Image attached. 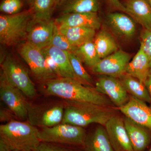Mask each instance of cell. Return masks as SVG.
<instances>
[{
  "label": "cell",
  "instance_id": "33",
  "mask_svg": "<svg viewBox=\"0 0 151 151\" xmlns=\"http://www.w3.org/2000/svg\"><path fill=\"white\" fill-rule=\"evenodd\" d=\"M14 116H15L9 109L6 110L1 108L0 111V119L1 122H6L7 123L15 120L13 118Z\"/></svg>",
  "mask_w": 151,
  "mask_h": 151
},
{
  "label": "cell",
  "instance_id": "18",
  "mask_svg": "<svg viewBox=\"0 0 151 151\" xmlns=\"http://www.w3.org/2000/svg\"><path fill=\"white\" fill-rule=\"evenodd\" d=\"M124 124L134 151H144L151 141V131L125 117Z\"/></svg>",
  "mask_w": 151,
  "mask_h": 151
},
{
  "label": "cell",
  "instance_id": "32",
  "mask_svg": "<svg viewBox=\"0 0 151 151\" xmlns=\"http://www.w3.org/2000/svg\"><path fill=\"white\" fill-rule=\"evenodd\" d=\"M70 147L60 144L41 142L34 151H77Z\"/></svg>",
  "mask_w": 151,
  "mask_h": 151
},
{
  "label": "cell",
  "instance_id": "29",
  "mask_svg": "<svg viewBox=\"0 0 151 151\" xmlns=\"http://www.w3.org/2000/svg\"><path fill=\"white\" fill-rule=\"evenodd\" d=\"M50 45L68 52H76L78 48L72 45L67 39L60 32L56 24Z\"/></svg>",
  "mask_w": 151,
  "mask_h": 151
},
{
  "label": "cell",
  "instance_id": "25",
  "mask_svg": "<svg viewBox=\"0 0 151 151\" xmlns=\"http://www.w3.org/2000/svg\"><path fill=\"white\" fill-rule=\"evenodd\" d=\"M119 78L129 95L146 103H151L150 97L144 83L126 73Z\"/></svg>",
  "mask_w": 151,
  "mask_h": 151
},
{
  "label": "cell",
  "instance_id": "20",
  "mask_svg": "<svg viewBox=\"0 0 151 151\" xmlns=\"http://www.w3.org/2000/svg\"><path fill=\"white\" fill-rule=\"evenodd\" d=\"M151 69L148 58L140 46L137 54L127 65L126 73L145 84Z\"/></svg>",
  "mask_w": 151,
  "mask_h": 151
},
{
  "label": "cell",
  "instance_id": "6",
  "mask_svg": "<svg viewBox=\"0 0 151 151\" xmlns=\"http://www.w3.org/2000/svg\"><path fill=\"white\" fill-rule=\"evenodd\" d=\"M2 71L11 84L19 89L28 98L32 99L37 95L33 82L25 68L10 54H8L2 61Z\"/></svg>",
  "mask_w": 151,
  "mask_h": 151
},
{
  "label": "cell",
  "instance_id": "24",
  "mask_svg": "<svg viewBox=\"0 0 151 151\" xmlns=\"http://www.w3.org/2000/svg\"><path fill=\"white\" fill-rule=\"evenodd\" d=\"M93 42L101 59L105 58L119 50L118 44L114 38L105 29H101L97 33Z\"/></svg>",
  "mask_w": 151,
  "mask_h": 151
},
{
  "label": "cell",
  "instance_id": "5",
  "mask_svg": "<svg viewBox=\"0 0 151 151\" xmlns=\"http://www.w3.org/2000/svg\"><path fill=\"white\" fill-rule=\"evenodd\" d=\"M86 134L83 127L60 123L39 130L40 142L55 143L82 148Z\"/></svg>",
  "mask_w": 151,
  "mask_h": 151
},
{
  "label": "cell",
  "instance_id": "7",
  "mask_svg": "<svg viewBox=\"0 0 151 151\" xmlns=\"http://www.w3.org/2000/svg\"><path fill=\"white\" fill-rule=\"evenodd\" d=\"M18 52L38 81L43 83L58 78L48 68L41 49L26 41L20 45Z\"/></svg>",
  "mask_w": 151,
  "mask_h": 151
},
{
  "label": "cell",
  "instance_id": "8",
  "mask_svg": "<svg viewBox=\"0 0 151 151\" xmlns=\"http://www.w3.org/2000/svg\"><path fill=\"white\" fill-rule=\"evenodd\" d=\"M64 106L60 104L31 105L28 109L29 123L35 127H51L62 123Z\"/></svg>",
  "mask_w": 151,
  "mask_h": 151
},
{
  "label": "cell",
  "instance_id": "15",
  "mask_svg": "<svg viewBox=\"0 0 151 151\" xmlns=\"http://www.w3.org/2000/svg\"><path fill=\"white\" fill-rule=\"evenodd\" d=\"M55 24L58 27L100 28L101 21L97 13H73L61 14L57 18Z\"/></svg>",
  "mask_w": 151,
  "mask_h": 151
},
{
  "label": "cell",
  "instance_id": "16",
  "mask_svg": "<svg viewBox=\"0 0 151 151\" xmlns=\"http://www.w3.org/2000/svg\"><path fill=\"white\" fill-rule=\"evenodd\" d=\"M127 14L144 29L151 30V7L147 0H125Z\"/></svg>",
  "mask_w": 151,
  "mask_h": 151
},
{
  "label": "cell",
  "instance_id": "27",
  "mask_svg": "<svg viewBox=\"0 0 151 151\" xmlns=\"http://www.w3.org/2000/svg\"><path fill=\"white\" fill-rule=\"evenodd\" d=\"M75 53L82 62L90 68L97 65L101 60L97 53L93 41L89 42L78 47Z\"/></svg>",
  "mask_w": 151,
  "mask_h": 151
},
{
  "label": "cell",
  "instance_id": "35",
  "mask_svg": "<svg viewBox=\"0 0 151 151\" xmlns=\"http://www.w3.org/2000/svg\"><path fill=\"white\" fill-rule=\"evenodd\" d=\"M145 84L146 87H147V89L148 91L151 100V69L150 71V74H149L145 82Z\"/></svg>",
  "mask_w": 151,
  "mask_h": 151
},
{
  "label": "cell",
  "instance_id": "26",
  "mask_svg": "<svg viewBox=\"0 0 151 151\" xmlns=\"http://www.w3.org/2000/svg\"><path fill=\"white\" fill-rule=\"evenodd\" d=\"M32 10L33 18L40 20L51 19L55 8L54 0H27Z\"/></svg>",
  "mask_w": 151,
  "mask_h": 151
},
{
  "label": "cell",
  "instance_id": "34",
  "mask_svg": "<svg viewBox=\"0 0 151 151\" xmlns=\"http://www.w3.org/2000/svg\"><path fill=\"white\" fill-rule=\"evenodd\" d=\"M110 6L115 9L127 14V9L120 0H107Z\"/></svg>",
  "mask_w": 151,
  "mask_h": 151
},
{
  "label": "cell",
  "instance_id": "13",
  "mask_svg": "<svg viewBox=\"0 0 151 151\" xmlns=\"http://www.w3.org/2000/svg\"><path fill=\"white\" fill-rule=\"evenodd\" d=\"M104 127L114 151H134L123 118L116 115L108 120Z\"/></svg>",
  "mask_w": 151,
  "mask_h": 151
},
{
  "label": "cell",
  "instance_id": "9",
  "mask_svg": "<svg viewBox=\"0 0 151 151\" xmlns=\"http://www.w3.org/2000/svg\"><path fill=\"white\" fill-rule=\"evenodd\" d=\"M24 94L11 84L1 70L0 76V98L17 118L21 120L27 119L29 104Z\"/></svg>",
  "mask_w": 151,
  "mask_h": 151
},
{
  "label": "cell",
  "instance_id": "12",
  "mask_svg": "<svg viewBox=\"0 0 151 151\" xmlns=\"http://www.w3.org/2000/svg\"><path fill=\"white\" fill-rule=\"evenodd\" d=\"M55 25L52 19L46 20L33 18L28 27L26 41L40 49L49 46L51 43Z\"/></svg>",
  "mask_w": 151,
  "mask_h": 151
},
{
  "label": "cell",
  "instance_id": "38",
  "mask_svg": "<svg viewBox=\"0 0 151 151\" xmlns=\"http://www.w3.org/2000/svg\"><path fill=\"white\" fill-rule=\"evenodd\" d=\"M149 151H151V147L150 148V150H149Z\"/></svg>",
  "mask_w": 151,
  "mask_h": 151
},
{
  "label": "cell",
  "instance_id": "2",
  "mask_svg": "<svg viewBox=\"0 0 151 151\" xmlns=\"http://www.w3.org/2000/svg\"><path fill=\"white\" fill-rule=\"evenodd\" d=\"M113 108L84 102L65 100L62 123L84 127L92 124L104 126L113 116Z\"/></svg>",
  "mask_w": 151,
  "mask_h": 151
},
{
  "label": "cell",
  "instance_id": "19",
  "mask_svg": "<svg viewBox=\"0 0 151 151\" xmlns=\"http://www.w3.org/2000/svg\"><path fill=\"white\" fill-rule=\"evenodd\" d=\"M100 125L86 134L82 149L84 151H115L108 138L105 127Z\"/></svg>",
  "mask_w": 151,
  "mask_h": 151
},
{
  "label": "cell",
  "instance_id": "21",
  "mask_svg": "<svg viewBox=\"0 0 151 151\" xmlns=\"http://www.w3.org/2000/svg\"><path fill=\"white\" fill-rule=\"evenodd\" d=\"M58 27L60 32L76 47L93 41L96 35V30L90 28Z\"/></svg>",
  "mask_w": 151,
  "mask_h": 151
},
{
  "label": "cell",
  "instance_id": "28",
  "mask_svg": "<svg viewBox=\"0 0 151 151\" xmlns=\"http://www.w3.org/2000/svg\"><path fill=\"white\" fill-rule=\"evenodd\" d=\"M68 55L71 67L78 81L84 85L92 86L93 79L84 68L80 58L75 52H68Z\"/></svg>",
  "mask_w": 151,
  "mask_h": 151
},
{
  "label": "cell",
  "instance_id": "22",
  "mask_svg": "<svg viewBox=\"0 0 151 151\" xmlns=\"http://www.w3.org/2000/svg\"><path fill=\"white\" fill-rule=\"evenodd\" d=\"M41 50L54 60L59 68L61 77L72 78L78 81L71 67L68 52L51 45Z\"/></svg>",
  "mask_w": 151,
  "mask_h": 151
},
{
  "label": "cell",
  "instance_id": "17",
  "mask_svg": "<svg viewBox=\"0 0 151 151\" xmlns=\"http://www.w3.org/2000/svg\"><path fill=\"white\" fill-rule=\"evenodd\" d=\"M129 17L122 13H111L107 15V23L116 35L131 38L136 34L137 28L135 22Z\"/></svg>",
  "mask_w": 151,
  "mask_h": 151
},
{
  "label": "cell",
  "instance_id": "10",
  "mask_svg": "<svg viewBox=\"0 0 151 151\" xmlns=\"http://www.w3.org/2000/svg\"><path fill=\"white\" fill-rule=\"evenodd\" d=\"M131 57L129 53L121 49L101 59L91 68L93 73L120 78L126 74L127 65Z\"/></svg>",
  "mask_w": 151,
  "mask_h": 151
},
{
  "label": "cell",
  "instance_id": "4",
  "mask_svg": "<svg viewBox=\"0 0 151 151\" xmlns=\"http://www.w3.org/2000/svg\"><path fill=\"white\" fill-rule=\"evenodd\" d=\"M33 18L31 9L14 14H2L0 16V42L12 46L26 40L28 27Z\"/></svg>",
  "mask_w": 151,
  "mask_h": 151
},
{
  "label": "cell",
  "instance_id": "1",
  "mask_svg": "<svg viewBox=\"0 0 151 151\" xmlns=\"http://www.w3.org/2000/svg\"><path fill=\"white\" fill-rule=\"evenodd\" d=\"M43 92L47 96H56L65 100L92 103L113 108L114 104L95 88L68 78L58 77L43 83Z\"/></svg>",
  "mask_w": 151,
  "mask_h": 151
},
{
  "label": "cell",
  "instance_id": "14",
  "mask_svg": "<svg viewBox=\"0 0 151 151\" xmlns=\"http://www.w3.org/2000/svg\"><path fill=\"white\" fill-rule=\"evenodd\" d=\"M125 105L119 108L125 117L151 131V107L146 102L129 95Z\"/></svg>",
  "mask_w": 151,
  "mask_h": 151
},
{
  "label": "cell",
  "instance_id": "31",
  "mask_svg": "<svg viewBox=\"0 0 151 151\" xmlns=\"http://www.w3.org/2000/svg\"><path fill=\"white\" fill-rule=\"evenodd\" d=\"M148 58L151 67V30L144 29L141 32L140 46Z\"/></svg>",
  "mask_w": 151,
  "mask_h": 151
},
{
  "label": "cell",
  "instance_id": "3",
  "mask_svg": "<svg viewBox=\"0 0 151 151\" xmlns=\"http://www.w3.org/2000/svg\"><path fill=\"white\" fill-rule=\"evenodd\" d=\"M38 132L28 122L13 120L0 126V141L11 151H34L41 142Z\"/></svg>",
  "mask_w": 151,
  "mask_h": 151
},
{
  "label": "cell",
  "instance_id": "11",
  "mask_svg": "<svg viewBox=\"0 0 151 151\" xmlns=\"http://www.w3.org/2000/svg\"><path fill=\"white\" fill-rule=\"evenodd\" d=\"M94 88L118 108L125 105L129 99V95L119 78L102 75L97 79Z\"/></svg>",
  "mask_w": 151,
  "mask_h": 151
},
{
  "label": "cell",
  "instance_id": "30",
  "mask_svg": "<svg viewBox=\"0 0 151 151\" xmlns=\"http://www.w3.org/2000/svg\"><path fill=\"white\" fill-rule=\"evenodd\" d=\"M27 0H1L0 11L2 14H14L25 10L26 2Z\"/></svg>",
  "mask_w": 151,
  "mask_h": 151
},
{
  "label": "cell",
  "instance_id": "23",
  "mask_svg": "<svg viewBox=\"0 0 151 151\" xmlns=\"http://www.w3.org/2000/svg\"><path fill=\"white\" fill-rule=\"evenodd\" d=\"M58 6L61 14L97 13L101 3L100 0H62Z\"/></svg>",
  "mask_w": 151,
  "mask_h": 151
},
{
  "label": "cell",
  "instance_id": "36",
  "mask_svg": "<svg viewBox=\"0 0 151 151\" xmlns=\"http://www.w3.org/2000/svg\"><path fill=\"white\" fill-rule=\"evenodd\" d=\"M62 0H54L55 6H58Z\"/></svg>",
  "mask_w": 151,
  "mask_h": 151
},
{
  "label": "cell",
  "instance_id": "37",
  "mask_svg": "<svg viewBox=\"0 0 151 151\" xmlns=\"http://www.w3.org/2000/svg\"><path fill=\"white\" fill-rule=\"evenodd\" d=\"M147 1L148 2L149 4H150L151 7V0H147Z\"/></svg>",
  "mask_w": 151,
  "mask_h": 151
}]
</instances>
